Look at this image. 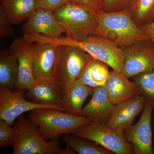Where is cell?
Masks as SVG:
<instances>
[{
  "label": "cell",
  "mask_w": 154,
  "mask_h": 154,
  "mask_svg": "<svg viewBox=\"0 0 154 154\" xmlns=\"http://www.w3.org/2000/svg\"><path fill=\"white\" fill-rule=\"evenodd\" d=\"M96 14L98 26L96 35L107 38L120 48L150 40L136 25L129 9L115 12L101 9Z\"/></svg>",
  "instance_id": "6da1fadb"
},
{
  "label": "cell",
  "mask_w": 154,
  "mask_h": 154,
  "mask_svg": "<svg viewBox=\"0 0 154 154\" xmlns=\"http://www.w3.org/2000/svg\"><path fill=\"white\" fill-rule=\"evenodd\" d=\"M28 117L37 125L39 134L47 141L58 139L61 135L74 134L80 128L93 122L83 116L48 108L31 110Z\"/></svg>",
  "instance_id": "7a4b0ae2"
},
{
  "label": "cell",
  "mask_w": 154,
  "mask_h": 154,
  "mask_svg": "<svg viewBox=\"0 0 154 154\" xmlns=\"http://www.w3.org/2000/svg\"><path fill=\"white\" fill-rule=\"evenodd\" d=\"M35 40L36 42H50L56 45H69L77 46L88 53L94 59L106 63L113 70L121 72L123 71L124 56L122 49L102 36L91 35L83 41H77L66 36L51 38L38 34L35 36Z\"/></svg>",
  "instance_id": "3957f363"
},
{
  "label": "cell",
  "mask_w": 154,
  "mask_h": 154,
  "mask_svg": "<svg viewBox=\"0 0 154 154\" xmlns=\"http://www.w3.org/2000/svg\"><path fill=\"white\" fill-rule=\"evenodd\" d=\"M14 154H74L68 146L61 147L58 139L45 140L38 132V127L29 118L21 115L17 118Z\"/></svg>",
  "instance_id": "277c9868"
},
{
  "label": "cell",
  "mask_w": 154,
  "mask_h": 154,
  "mask_svg": "<svg viewBox=\"0 0 154 154\" xmlns=\"http://www.w3.org/2000/svg\"><path fill=\"white\" fill-rule=\"evenodd\" d=\"M53 13L65 29L68 38L83 41L91 35L97 34L98 26L96 13L69 3Z\"/></svg>",
  "instance_id": "5b68a950"
},
{
  "label": "cell",
  "mask_w": 154,
  "mask_h": 154,
  "mask_svg": "<svg viewBox=\"0 0 154 154\" xmlns=\"http://www.w3.org/2000/svg\"><path fill=\"white\" fill-rule=\"evenodd\" d=\"M58 46L59 51L54 81L60 88L63 97L69 87L78 79L94 58L77 46L69 45Z\"/></svg>",
  "instance_id": "8992f818"
},
{
  "label": "cell",
  "mask_w": 154,
  "mask_h": 154,
  "mask_svg": "<svg viewBox=\"0 0 154 154\" xmlns=\"http://www.w3.org/2000/svg\"><path fill=\"white\" fill-rule=\"evenodd\" d=\"M73 134L95 142L113 153L134 154L132 146L125 138L123 131L92 122L80 128Z\"/></svg>",
  "instance_id": "52a82bcc"
},
{
  "label": "cell",
  "mask_w": 154,
  "mask_h": 154,
  "mask_svg": "<svg viewBox=\"0 0 154 154\" xmlns=\"http://www.w3.org/2000/svg\"><path fill=\"white\" fill-rule=\"evenodd\" d=\"M38 108L54 109L65 111L63 108L39 105L26 99L24 91L0 87V119L12 126L13 123L25 112Z\"/></svg>",
  "instance_id": "ba28073f"
},
{
  "label": "cell",
  "mask_w": 154,
  "mask_h": 154,
  "mask_svg": "<svg viewBox=\"0 0 154 154\" xmlns=\"http://www.w3.org/2000/svg\"><path fill=\"white\" fill-rule=\"evenodd\" d=\"M124 56L122 72L128 79L154 69V43L150 40L122 48Z\"/></svg>",
  "instance_id": "9c48e42d"
},
{
  "label": "cell",
  "mask_w": 154,
  "mask_h": 154,
  "mask_svg": "<svg viewBox=\"0 0 154 154\" xmlns=\"http://www.w3.org/2000/svg\"><path fill=\"white\" fill-rule=\"evenodd\" d=\"M154 108V102L146 99L142 114L137 123L123 132L125 138L132 146L134 154H154L151 129Z\"/></svg>",
  "instance_id": "30bf717a"
},
{
  "label": "cell",
  "mask_w": 154,
  "mask_h": 154,
  "mask_svg": "<svg viewBox=\"0 0 154 154\" xmlns=\"http://www.w3.org/2000/svg\"><path fill=\"white\" fill-rule=\"evenodd\" d=\"M33 54V73L35 80L46 79L54 82L59 56L58 45L48 42L30 44Z\"/></svg>",
  "instance_id": "8fae6325"
},
{
  "label": "cell",
  "mask_w": 154,
  "mask_h": 154,
  "mask_svg": "<svg viewBox=\"0 0 154 154\" xmlns=\"http://www.w3.org/2000/svg\"><path fill=\"white\" fill-rule=\"evenodd\" d=\"M9 49L17 57L19 73L15 90L27 91L35 81L33 73V58L30 43L22 38H17Z\"/></svg>",
  "instance_id": "7c38bea8"
},
{
  "label": "cell",
  "mask_w": 154,
  "mask_h": 154,
  "mask_svg": "<svg viewBox=\"0 0 154 154\" xmlns=\"http://www.w3.org/2000/svg\"><path fill=\"white\" fill-rule=\"evenodd\" d=\"M24 34H40L51 38H57L66 30L57 19L53 12L38 8L27 19L22 28Z\"/></svg>",
  "instance_id": "4fadbf2b"
},
{
  "label": "cell",
  "mask_w": 154,
  "mask_h": 154,
  "mask_svg": "<svg viewBox=\"0 0 154 154\" xmlns=\"http://www.w3.org/2000/svg\"><path fill=\"white\" fill-rule=\"evenodd\" d=\"M145 102V98L139 95L115 105L105 125L124 132L132 126L134 118L143 110Z\"/></svg>",
  "instance_id": "5bb4252c"
},
{
  "label": "cell",
  "mask_w": 154,
  "mask_h": 154,
  "mask_svg": "<svg viewBox=\"0 0 154 154\" xmlns=\"http://www.w3.org/2000/svg\"><path fill=\"white\" fill-rule=\"evenodd\" d=\"M25 96L29 101L36 104L63 108L62 91L55 82L49 80H35Z\"/></svg>",
  "instance_id": "9a60e30c"
},
{
  "label": "cell",
  "mask_w": 154,
  "mask_h": 154,
  "mask_svg": "<svg viewBox=\"0 0 154 154\" xmlns=\"http://www.w3.org/2000/svg\"><path fill=\"white\" fill-rule=\"evenodd\" d=\"M105 87L110 101L115 105L140 95L133 82L123 72L110 71Z\"/></svg>",
  "instance_id": "2e32d148"
},
{
  "label": "cell",
  "mask_w": 154,
  "mask_h": 154,
  "mask_svg": "<svg viewBox=\"0 0 154 154\" xmlns=\"http://www.w3.org/2000/svg\"><path fill=\"white\" fill-rule=\"evenodd\" d=\"M114 107L105 86H101L94 88L92 99L83 107L82 116L93 122L105 125Z\"/></svg>",
  "instance_id": "e0dca14e"
},
{
  "label": "cell",
  "mask_w": 154,
  "mask_h": 154,
  "mask_svg": "<svg viewBox=\"0 0 154 154\" xmlns=\"http://www.w3.org/2000/svg\"><path fill=\"white\" fill-rule=\"evenodd\" d=\"M94 89L78 80L75 81L63 97L65 111L73 115L82 116L83 104L88 96L92 95Z\"/></svg>",
  "instance_id": "ac0fdd59"
},
{
  "label": "cell",
  "mask_w": 154,
  "mask_h": 154,
  "mask_svg": "<svg viewBox=\"0 0 154 154\" xmlns=\"http://www.w3.org/2000/svg\"><path fill=\"white\" fill-rule=\"evenodd\" d=\"M0 8L11 24H18L28 19L38 8L35 0H3Z\"/></svg>",
  "instance_id": "d6986e66"
},
{
  "label": "cell",
  "mask_w": 154,
  "mask_h": 154,
  "mask_svg": "<svg viewBox=\"0 0 154 154\" xmlns=\"http://www.w3.org/2000/svg\"><path fill=\"white\" fill-rule=\"evenodd\" d=\"M108 66L103 62L94 58L83 70L78 80L93 88L105 86L110 73Z\"/></svg>",
  "instance_id": "ffe728a7"
},
{
  "label": "cell",
  "mask_w": 154,
  "mask_h": 154,
  "mask_svg": "<svg viewBox=\"0 0 154 154\" xmlns=\"http://www.w3.org/2000/svg\"><path fill=\"white\" fill-rule=\"evenodd\" d=\"M19 73L18 61L10 49L0 52V87L15 88Z\"/></svg>",
  "instance_id": "44dd1931"
},
{
  "label": "cell",
  "mask_w": 154,
  "mask_h": 154,
  "mask_svg": "<svg viewBox=\"0 0 154 154\" xmlns=\"http://www.w3.org/2000/svg\"><path fill=\"white\" fill-rule=\"evenodd\" d=\"M62 139L67 146L78 154H113L95 142L73 134L64 135Z\"/></svg>",
  "instance_id": "7402d4cb"
},
{
  "label": "cell",
  "mask_w": 154,
  "mask_h": 154,
  "mask_svg": "<svg viewBox=\"0 0 154 154\" xmlns=\"http://www.w3.org/2000/svg\"><path fill=\"white\" fill-rule=\"evenodd\" d=\"M130 11L138 27L154 21V0H136Z\"/></svg>",
  "instance_id": "603a6c76"
},
{
  "label": "cell",
  "mask_w": 154,
  "mask_h": 154,
  "mask_svg": "<svg viewBox=\"0 0 154 154\" xmlns=\"http://www.w3.org/2000/svg\"><path fill=\"white\" fill-rule=\"evenodd\" d=\"M140 95L154 103V69L132 78Z\"/></svg>",
  "instance_id": "cb8c5ba5"
},
{
  "label": "cell",
  "mask_w": 154,
  "mask_h": 154,
  "mask_svg": "<svg viewBox=\"0 0 154 154\" xmlns=\"http://www.w3.org/2000/svg\"><path fill=\"white\" fill-rule=\"evenodd\" d=\"M15 135V128H12L6 122L0 119V148L14 146Z\"/></svg>",
  "instance_id": "d4e9b609"
},
{
  "label": "cell",
  "mask_w": 154,
  "mask_h": 154,
  "mask_svg": "<svg viewBox=\"0 0 154 154\" xmlns=\"http://www.w3.org/2000/svg\"><path fill=\"white\" fill-rule=\"evenodd\" d=\"M136 0H103L102 9L106 12H119L130 9Z\"/></svg>",
  "instance_id": "484cf974"
},
{
  "label": "cell",
  "mask_w": 154,
  "mask_h": 154,
  "mask_svg": "<svg viewBox=\"0 0 154 154\" xmlns=\"http://www.w3.org/2000/svg\"><path fill=\"white\" fill-rule=\"evenodd\" d=\"M37 8L54 12L63 5L70 3V0H35Z\"/></svg>",
  "instance_id": "4316f807"
},
{
  "label": "cell",
  "mask_w": 154,
  "mask_h": 154,
  "mask_svg": "<svg viewBox=\"0 0 154 154\" xmlns=\"http://www.w3.org/2000/svg\"><path fill=\"white\" fill-rule=\"evenodd\" d=\"M102 1L103 0H70V3L96 13L102 9Z\"/></svg>",
  "instance_id": "83f0119b"
},
{
  "label": "cell",
  "mask_w": 154,
  "mask_h": 154,
  "mask_svg": "<svg viewBox=\"0 0 154 154\" xmlns=\"http://www.w3.org/2000/svg\"><path fill=\"white\" fill-rule=\"evenodd\" d=\"M11 24L4 11L0 8V37L1 38L14 36L15 33Z\"/></svg>",
  "instance_id": "f1b7e54d"
},
{
  "label": "cell",
  "mask_w": 154,
  "mask_h": 154,
  "mask_svg": "<svg viewBox=\"0 0 154 154\" xmlns=\"http://www.w3.org/2000/svg\"><path fill=\"white\" fill-rule=\"evenodd\" d=\"M139 27L149 39L154 43V21Z\"/></svg>",
  "instance_id": "f546056e"
},
{
  "label": "cell",
  "mask_w": 154,
  "mask_h": 154,
  "mask_svg": "<svg viewBox=\"0 0 154 154\" xmlns=\"http://www.w3.org/2000/svg\"><path fill=\"white\" fill-rule=\"evenodd\" d=\"M3 1V0H1V2H2V1Z\"/></svg>",
  "instance_id": "4dcf8cb0"
}]
</instances>
